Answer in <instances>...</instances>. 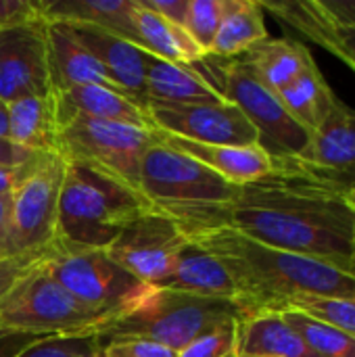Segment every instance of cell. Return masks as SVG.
<instances>
[{"label":"cell","mask_w":355,"mask_h":357,"mask_svg":"<svg viewBox=\"0 0 355 357\" xmlns=\"http://www.w3.org/2000/svg\"><path fill=\"white\" fill-rule=\"evenodd\" d=\"M184 234L232 230L255 243L324 259L352 270L355 211L345 197L299 178L270 174L239 186L226 205H209L172 218Z\"/></svg>","instance_id":"obj_1"},{"label":"cell","mask_w":355,"mask_h":357,"mask_svg":"<svg viewBox=\"0 0 355 357\" xmlns=\"http://www.w3.org/2000/svg\"><path fill=\"white\" fill-rule=\"evenodd\" d=\"M186 236L228 268L243 297V316L262 310L278 312L297 297L355 299V272L331 261L274 249L224 228Z\"/></svg>","instance_id":"obj_2"},{"label":"cell","mask_w":355,"mask_h":357,"mask_svg":"<svg viewBox=\"0 0 355 357\" xmlns=\"http://www.w3.org/2000/svg\"><path fill=\"white\" fill-rule=\"evenodd\" d=\"M151 205L142 195L77 161H65L56 238L88 249H107Z\"/></svg>","instance_id":"obj_3"},{"label":"cell","mask_w":355,"mask_h":357,"mask_svg":"<svg viewBox=\"0 0 355 357\" xmlns=\"http://www.w3.org/2000/svg\"><path fill=\"white\" fill-rule=\"evenodd\" d=\"M113 320L71 297L52 280L42 261L0 297V341L4 339H50V337H96Z\"/></svg>","instance_id":"obj_4"},{"label":"cell","mask_w":355,"mask_h":357,"mask_svg":"<svg viewBox=\"0 0 355 357\" xmlns=\"http://www.w3.org/2000/svg\"><path fill=\"white\" fill-rule=\"evenodd\" d=\"M241 318L243 310L232 301L153 287L138 305L105 326L98 339L105 341L111 337L132 335L180 351L209 328Z\"/></svg>","instance_id":"obj_5"},{"label":"cell","mask_w":355,"mask_h":357,"mask_svg":"<svg viewBox=\"0 0 355 357\" xmlns=\"http://www.w3.org/2000/svg\"><path fill=\"white\" fill-rule=\"evenodd\" d=\"M42 268L71 297L111 320L130 312L153 289L115 264L105 249L69 245L56 236L42 257Z\"/></svg>","instance_id":"obj_6"},{"label":"cell","mask_w":355,"mask_h":357,"mask_svg":"<svg viewBox=\"0 0 355 357\" xmlns=\"http://www.w3.org/2000/svg\"><path fill=\"white\" fill-rule=\"evenodd\" d=\"M192 67L228 102L245 113L259 134V144L272 157H295L308 146L310 132L287 113L278 94L272 92L241 56L216 59L207 54L199 63H192Z\"/></svg>","instance_id":"obj_7"},{"label":"cell","mask_w":355,"mask_h":357,"mask_svg":"<svg viewBox=\"0 0 355 357\" xmlns=\"http://www.w3.org/2000/svg\"><path fill=\"white\" fill-rule=\"evenodd\" d=\"M138 190L151 209L174 218L199 207L226 205L234 199L239 186L192 157L165 146L157 134V142L142 159Z\"/></svg>","instance_id":"obj_8"},{"label":"cell","mask_w":355,"mask_h":357,"mask_svg":"<svg viewBox=\"0 0 355 357\" xmlns=\"http://www.w3.org/2000/svg\"><path fill=\"white\" fill-rule=\"evenodd\" d=\"M155 142L157 130L117 121L75 117L59 123V155L65 161L84 163L138 195L140 165Z\"/></svg>","instance_id":"obj_9"},{"label":"cell","mask_w":355,"mask_h":357,"mask_svg":"<svg viewBox=\"0 0 355 357\" xmlns=\"http://www.w3.org/2000/svg\"><path fill=\"white\" fill-rule=\"evenodd\" d=\"M65 176L61 155L36 153L21 172L13 195L10 213V255L44 253L56 234L59 197Z\"/></svg>","instance_id":"obj_10"},{"label":"cell","mask_w":355,"mask_h":357,"mask_svg":"<svg viewBox=\"0 0 355 357\" xmlns=\"http://www.w3.org/2000/svg\"><path fill=\"white\" fill-rule=\"evenodd\" d=\"M274 174L347 195L355 186V109L341 98L295 157H272Z\"/></svg>","instance_id":"obj_11"},{"label":"cell","mask_w":355,"mask_h":357,"mask_svg":"<svg viewBox=\"0 0 355 357\" xmlns=\"http://www.w3.org/2000/svg\"><path fill=\"white\" fill-rule=\"evenodd\" d=\"M186 241V234L172 218L146 209L138 213L105 251L134 278L161 289L172 276Z\"/></svg>","instance_id":"obj_12"},{"label":"cell","mask_w":355,"mask_h":357,"mask_svg":"<svg viewBox=\"0 0 355 357\" xmlns=\"http://www.w3.org/2000/svg\"><path fill=\"white\" fill-rule=\"evenodd\" d=\"M146 113L161 134L178 136L201 144L247 146L259 144L255 126L245 113L228 102H159L149 100Z\"/></svg>","instance_id":"obj_13"},{"label":"cell","mask_w":355,"mask_h":357,"mask_svg":"<svg viewBox=\"0 0 355 357\" xmlns=\"http://www.w3.org/2000/svg\"><path fill=\"white\" fill-rule=\"evenodd\" d=\"M44 17L0 27V100L52 94Z\"/></svg>","instance_id":"obj_14"},{"label":"cell","mask_w":355,"mask_h":357,"mask_svg":"<svg viewBox=\"0 0 355 357\" xmlns=\"http://www.w3.org/2000/svg\"><path fill=\"white\" fill-rule=\"evenodd\" d=\"M63 25H67L71 33L86 46V50L105 67L115 88L146 111V88H144L146 50L121 36H115L94 25H82V23H63Z\"/></svg>","instance_id":"obj_15"},{"label":"cell","mask_w":355,"mask_h":357,"mask_svg":"<svg viewBox=\"0 0 355 357\" xmlns=\"http://www.w3.org/2000/svg\"><path fill=\"white\" fill-rule=\"evenodd\" d=\"M159 134V142L165 146L192 157L195 161L203 163L226 182L234 186L253 184L272 174L274 161L272 155L262 144H247V146H226V144H201L192 140H184L169 134Z\"/></svg>","instance_id":"obj_16"},{"label":"cell","mask_w":355,"mask_h":357,"mask_svg":"<svg viewBox=\"0 0 355 357\" xmlns=\"http://www.w3.org/2000/svg\"><path fill=\"white\" fill-rule=\"evenodd\" d=\"M52 98H54V111L59 123L75 117H86V119H105V121H117L136 128L155 130L149 119V113L140 105H136L126 94L107 86H96V84L73 86L52 92Z\"/></svg>","instance_id":"obj_17"},{"label":"cell","mask_w":355,"mask_h":357,"mask_svg":"<svg viewBox=\"0 0 355 357\" xmlns=\"http://www.w3.org/2000/svg\"><path fill=\"white\" fill-rule=\"evenodd\" d=\"M161 289H174L197 297L224 299L236 303L239 307L243 301L241 291L228 268L213 253H209L207 249H203L190 238L180 251L172 276Z\"/></svg>","instance_id":"obj_18"},{"label":"cell","mask_w":355,"mask_h":357,"mask_svg":"<svg viewBox=\"0 0 355 357\" xmlns=\"http://www.w3.org/2000/svg\"><path fill=\"white\" fill-rule=\"evenodd\" d=\"M46 48H48V71H50L52 92L73 86H90V84L117 90L105 67L86 50V46L71 33L67 25L63 23L46 25Z\"/></svg>","instance_id":"obj_19"},{"label":"cell","mask_w":355,"mask_h":357,"mask_svg":"<svg viewBox=\"0 0 355 357\" xmlns=\"http://www.w3.org/2000/svg\"><path fill=\"white\" fill-rule=\"evenodd\" d=\"M259 6L272 13L280 23L293 31L310 38L355 71V27L335 25L324 19L314 0H257Z\"/></svg>","instance_id":"obj_20"},{"label":"cell","mask_w":355,"mask_h":357,"mask_svg":"<svg viewBox=\"0 0 355 357\" xmlns=\"http://www.w3.org/2000/svg\"><path fill=\"white\" fill-rule=\"evenodd\" d=\"M236 357H320L282 318L280 312L262 310L239 320Z\"/></svg>","instance_id":"obj_21"},{"label":"cell","mask_w":355,"mask_h":357,"mask_svg":"<svg viewBox=\"0 0 355 357\" xmlns=\"http://www.w3.org/2000/svg\"><path fill=\"white\" fill-rule=\"evenodd\" d=\"M134 4L136 0H42L40 10L48 23L94 25L140 46L134 27Z\"/></svg>","instance_id":"obj_22"},{"label":"cell","mask_w":355,"mask_h":357,"mask_svg":"<svg viewBox=\"0 0 355 357\" xmlns=\"http://www.w3.org/2000/svg\"><path fill=\"white\" fill-rule=\"evenodd\" d=\"M146 102H222L226 100L192 65L169 63L146 52Z\"/></svg>","instance_id":"obj_23"},{"label":"cell","mask_w":355,"mask_h":357,"mask_svg":"<svg viewBox=\"0 0 355 357\" xmlns=\"http://www.w3.org/2000/svg\"><path fill=\"white\" fill-rule=\"evenodd\" d=\"M8 140L31 153L59 155V121L52 94L25 96L6 105Z\"/></svg>","instance_id":"obj_24"},{"label":"cell","mask_w":355,"mask_h":357,"mask_svg":"<svg viewBox=\"0 0 355 357\" xmlns=\"http://www.w3.org/2000/svg\"><path fill=\"white\" fill-rule=\"evenodd\" d=\"M241 59L253 69V73L272 90L280 92L293 79H297L314 61L310 48L293 38H266L251 46Z\"/></svg>","instance_id":"obj_25"},{"label":"cell","mask_w":355,"mask_h":357,"mask_svg":"<svg viewBox=\"0 0 355 357\" xmlns=\"http://www.w3.org/2000/svg\"><path fill=\"white\" fill-rule=\"evenodd\" d=\"M134 27L140 46L157 59L192 65L207 56L184 27H178L155 10L146 8L142 0H136L134 4Z\"/></svg>","instance_id":"obj_26"},{"label":"cell","mask_w":355,"mask_h":357,"mask_svg":"<svg viewBox=\"0 0 355 357\" xmlns=\"http://www.w3.org/2000/svg\"><path fill=\"white\" fill-rule=\"evenodd\" d=\"M266 38L268 27L257 0H226L220 29L207 54L216 59H236Z\"/></svg>","instance_id":"obj_27"},{"label":"cell","mask_w":355,"mask_h":357,"mask_svg":"<svg viewBox=\"0 0 355 357\" xmlns=\"http://www.w3.org/2000/svg\"><path fill=\"white\" fill-rule=\"evenodd\" d=\"M278 98L287 113L310 134L328 117L339 100L316 63H312L297 79L282 88Z\"/></svg>","instance_id":"obj_28"},{"label":"cell","mask_w":355,"mask_h":357,"mask_svg":"<svg viewBox=\"0 0 355 357\" xmlns=\"http://www.w3.org/2000/svg\"><path fill=\"white\" fill-rule=\"evenodd\" d=\"M282 318L320 357H355V339L305 314L282 310Z\"/></svg>","instance_id":"obj_29"},{"label":"cell","mask_w":355,"mask_h":357,"mask_svg":"<svg viewBox=\"0 0 355 357\" xmlns=\"http://www.w3.org/2000/svg\"><path fill=\"white\" fill-rule=\"evenodd\" d=\"M293 310L316 318L324 324L339 328L341 333L355 339V299H341V297H297L287 301L278 312Z\"/></svg>","instance_id":"obj_30"},{"label":"cell","mask_w":355,"mask_h":357,"mask_svg":"<svg viewBox=\"0 0 355 357\" xmlns=\"http://www.w3.org/2000/svg\"><path fill=\"white\" fill-rule=\"evenodd\" d=\"M226 0H190L186 15V31L207 54L224 17Z\"/></svg>","instance_id":"obj_31"},{"label":"cell","mask_w":355,"mask_h":357,"mask_svg":"<svg viewBox=\"0 0 355 357\" xmlns=\"http://www.w3.org/2000/svg\"><path fill=\"white\" fill-rule=\"evenodd\" d=\"M239 351V320L224 322L192 339L178 357H236Z\"/></svg>","instance_id":"obj_32"},{"label":"cell","mask_w":355,"mask_h":357,"mask_svg":"<svg viewBox=\"0 0 355 357\" xmlns=\"http://www.w3.org/2000/svg\"><path fill=\"white\" fill-rule=\"evenodd\" d=\"M103 349L96 337H50L31 341L13 357H94Z\"/></svg>","instance_id":"obj_33"},{"label":"cell","mask_w":355,"mask_h":357,"mask_svg":"<svg viewBox=\"0 0 355 357\" xmlns=\"http://www.w3.org/2000/svg\"><path fill=\"white\" fill-rule=\"evenodd\" d=\"M103 357H178V351L144 337H111L103 345Z\"/></svg>","instance_id":"obj_34"},{"label":"cell","mask_w":355,"mask_h":357,"mask_svg":"<svg viewBox=\"0 0 355 357\" xmlns=\"http://www.w3.org/2000/svg\"><path fill=\"white\" fill-rule=\"evenodd\" d=\"M44 253H46V251H44ZM44 253L0 257V297H4L21 278H25V276L42 261Z\"/></svg>","instance_id":"obj_35"},{"label":"cell","mask_w":355,"mask_h":357,"mask_svg":"<svg viewBox=\"0 0 355 357\" xmlns=\"http://www.w3.org/2000/svg\"><path fill=\"white\" fill-rule=\"evenodd\" d=\"M314 6L331 23L355 27V0H314Z\"/></svg>","instance_id":"obj_36"},{"label":"cell","mask_w":355,"mask_h":357,"mask_svg":"<svg viewBox=\"0 0 355 357\" xmlns=\"http://www.w3.org/2000/svg\"><path fill=\"white\" fill-rule=\"evenodd\" d=\"M188 2L190 0H142V4L169 23L186 29V15H188Z\"/></svg>","instance_id":"obj_37"},{"label":"cell","mask_w":355,"mask_h":357,"mask_svg":"<svg viewBox=\"0 0 355 357\" xmlns=\"http://www.w3.org/2000/svg\"><path fill=\"white\" fill-rule=\"evenodd\" d=\"M10 213H13V195H0V257H13L8 249L10 236Z\"/></svg>","instance_id":"obj_38"},{"label":"cell","mask_w":355,"mask_h":357,"mask_svg":"<svg viewBox=\"0 0 355 357\" xmlns=\"http://www.w3.org/2000/svg\"><path fill=\"white\" fill-rule=\"evenodd\" d=\"M36 153L25 151L17 144H13L8 138H0V165H8V167H17L27 163Z\"/></svg>","instance_id":"obj_39"},{"label":"cell","mask_w":355,"mask_h":357,"mask_svg":"<svg viewBox=\"0 0 355 357\" xmlns=\"http://www.w3.org/2000/svg\"><path fill=\"white\" fill-rule=\"evenodd\" d=\"M23 165H25V163H23ZM23 165H17V167L0 165V195H8V192L15 190V186H17L19 180H21Z\"/></svg>","instance_id":"obj_40"},{"label":"cell","mask_w":355,"mask_h":357,"mask_svg":"<svg viewBox=\"0 0 355 357\" xmlns=\"http://www.w3.org/2000/svg\"><path fill=\"white\" fill-rule=\"evenodd\" d=\"M0 138H8V111L2 100H0Z\"/></svg>","instance_id":"obj_41"},{"label":"cell","mask_w":355,"mask_h":357,"mask_svg":"<svg viewBox=\"0 0 355 357\" xmlns=\"http://www.w3.org/2000/svg\"><path fill=\"white\" fill-rule=\"evenodd\" d=\"M345 201H347V205H349V207L355 211V186L349 190V192H347V195H345Z\"/></svg>","instance_id":"obj_42"},{"label":"cell","mask_w":355,"mask_h":357,"mask_svg":"<svg viewBox=\"0 0 355 357\" xmlns=\"http://www.w3.org/2000/svg\"><path fill=\"white\" fill-rule=\"evenodd\" d=\"M352 272H355V247H354V259H352Z\"/></svg>","instance_id":"obj_43"},{"label":"cell","mask_w":355,"mask_h":357,"mask_svg":"<svg viewBox=\"0 0 355 357\" xmlns=\"http://www.w3.org/2000/svg\"><path fill=\"white\" fill-rule=\"evenodd\" d=\"M94 357H103V349H100V351H98V354H96Z\"/></svg>","instance_id":"obj_44"}]
</instances>
